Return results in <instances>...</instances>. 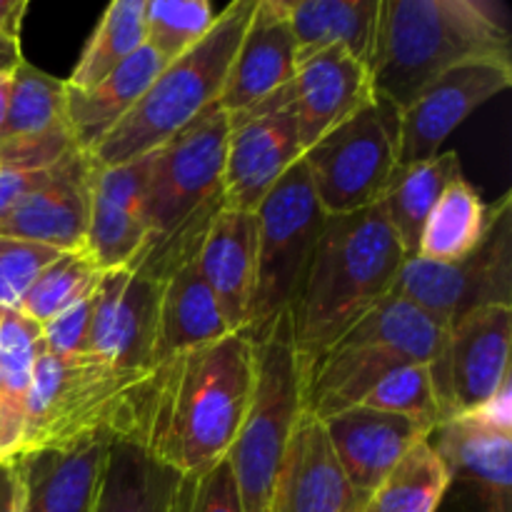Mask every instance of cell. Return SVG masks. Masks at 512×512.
<instances>
[{
	"label": "cell",
	"instance_id": "cell-3",
	"mask_svg": "<svg viewBox=\"0 0 512 512\" xmlns=\"http://www.w3.org/2000/svg\"><path fill=\"white\" fill-rule=\"evenodd\" d=\"M228 130V113L215 103L155 150L145 185L148 238L128 270L165 283L180 265L195 260L210 223L225 208Z\"/></svg>",
	"mask_w": 512,
	"mask_h": 512
},
{
	"label": "cell",
	"instance_id": "cell-9",
	"mask_svg": "<svg viewBox=\"0 0 512 512\" xmlns=\"http://www.w3.org/2000/svg\"><path fill=\"white\" fill-rule=\"evenodd\" d=\"M258 218V265L255 293L245 335L263 338L270 325L290 313L305 278L315 243L328 215L315 198L303 158L295 163L255 210Z\"/></svg>",
	"mask_w": 512,
	"mask_h": 512
},
{
	"label": "cell",
	"instance_id": "cell-24",
	"mask_svg": "<svg viewBox=\"0 0 512 512\" xmlns=\"http://www.w3.org/2000/svg\"><path fill=\"white\" fill-rule=\"evenodd\" d=\"M230 333L233 330L225 323L218 300L205 285L195 260H190L163 283L150 368L155 370L178 355L218 343Z\"/></svg>",
	"mask_w": 512,
	"mask_h": 512
},
{
	"label": "cell",
	"instance_id": "cell-19",
	"mask_svg": "<svg viewBox=\"0 0 512 512\" xmlns=\"http://www.w3.org/2000/svg\"><path fill=\"white\" fill-rule=\"evenodd\" d=\"M298 73V50L285 0H258L235 50L218 105L228 115L253 108L288 88Z\"/></svg>",
	"mask_w": 512,
	"mask_h": 512
},
{
	"label": "cell",
	"instance_id": "cell-14",
	"mask_svg": "<svg viewBox=\"0 0 512 512\" xmlns=\"http://www.w3.org/2000/svg\"><path fill=\"white\" fill-rule=\"evenodd\" d=\"M163 283L128 268L103 270L93 290L85 355L118 370H153L155 330Z\"/></svg>",
	"mask_w": 512,
	"mask_h": 512
},
{
	"label": "cell",
	"instance_id": "cell-43",
	"mask_svg": "<svg viewBox=\"0 0 512 512\" xmlns=\"http://www.w3.org/2000/svg\"><path fill=\"white\" fill-rule=\"evenodd\" d=\"M0 512H28L18 458L0 465Z\"/></svg>",
	"mask_w": 512,
	"mask_h": 512
},
{
	"label": "cell",
	"instance_id": "cell-20",
	"mask_svg": "<svg viewBox=\"0 0 512 512\" xmlns=\"http://www.w3.org/2000/svg\"><path fill=\"white\" fill-rule=\"evenodd\" d=\"M290 88L303 155L375 98L368 65L345 48H328L300 63Z\"/></svg>",
	"mask_w": 512,
	"mask_h": 512
},
{
	"label": "cell",
	"instance_id": "cell-1",
	"mask_svg": "<svg viewBox=\"0 0 512 512\" xmlns=\"http://www.w3.org/2000/svg\"><path fill=\"white\" fill-rule=\"evenodd\" d=\"M255 390V343L230 333L155 368L143 445L160 465L193 478L228 458Z\"/></svg>",
	"mask_w": 512,
	"mask_h": 512
},
{
	"label": "cell",
	"instance_id": "cell-40",
	"mask_svg": "<svg viewBox=\"0 0 512 512\" xmlns=\"http://www.w3.org/2000/svg\"><path fill=\"white\" fill-rule=\"evenodd\" d=\"M95 290V288H93ZM93 290L88 295L65 308L45 325H40V340H43L45 353L55 358H85L88 348V328L90 315H93Z\"/></svg>",
	"mask_w": 512,
	"mask_h": 512
},
{
	"label": "cell",
	"instance_id": "cell-31",
	"mask_svg": "<svg viewBox=\"0 0 512 512\" xmlns=\"http://www.w3.org/2000/svg\"><path fill=\"white\" fill-rule=\"evenodd\" d=\"M488 225V205L465 178L445 188L423 225L415 258L433 263H458L478 248Z\"/></svg>",
	"mask_w": 512,
	"mask_h": 512
},
{
	"label": "cell",
	"instance_id": "cell-16",
	"mask_svg": "<svg viewBox=\"0 0 512 512\" xmlns=\"http://www.w3.org/2000/svg\"><path fill=\"white\" fill-rule=\"evenodd\" d=\"M93 173L95 165L88 153L83 150L68 153L48 170L38 188L30 190L0 220V235L48 245L58 253L83 250Z\"/></svg>",
	"mask_w": 512,
	"mask_h": 512
},
{
	"label": "cell",
	"instance_id": "cell-44",
	"mask_svg": "<svg viewBox=\"0 0 512 512\" xmlns=\"http://www.w3.org/2000/svg\"><path fill=\"white\" fill-rule=\"evenodd\" d=\"M25 13H28V0H0V40L20 43Z\"/></svg>",
	"mask_w": 512,
	"mask_h": 512
},
{
	"label": "cell",
	"instance_id": "cell-33",
	"mask_svg": "<svg viewBox=\"0 0 512 512\" xmlns=\"http://www.w3.org/2000/svg\"><path fill=\"white\" fill-rule=\"evenodd\" d=\"M450 483L448 468L428 438L385 475L360 512H435Z\"/></svg>",
	"mask_w": 512,
	"mask_h": 512
},
{
	"label": "cell",
	"instance_id": "cell-17",
	"mask_svg": "<svg viewBox=\"0 0 512 512\" xmlns=\"http://www.w3.org/2000/svg\"><path fill=\"white\" fill-rule=\"evenodd\" d=\"M320 423L340 468L363 498H370L385 475L415 445L435 433L428 423L405 418V415L383 413V410H370L363 405L330 415Z\"/></svg>",
	"mask_w": 512,
	"mask_h": 512
},
{
	"label": "cell",
	"instance_id": "cell-46",
	"mask_svg": "<svg viewBox=\"0 0 512 512\" xmlns=\"http://www.w3.org/2000/svg\"><path fill=\"white\" fill-rule=\"evenodd\" d=\"M20 60H23L20 43H5V40H0V70H13Z\"/></svg>",
	"mask_w": 512,
	"mask_h": 512
},
{
	"label": "cell",
	"instance_id": "cell-15",
	"mask_svg": "<svg viewBox=\"0 0 512 512\" xmlns=\"http://www.w3.org/2000/svg\"><path fill=\"white\" fill-rule=\"evenodd\" d=\"M512 305L473 310L450 328L445 353V423L473 413L510 378Z\"/></svg>",
	"mask_w": 512,
	"mask_h": 512
},
{
	"label": "cell",
	"instance_id": "cell-42",
	"mask_svg": "<svg viewBox=\"0 0 512 512\" xmlns=\"http://www.w3.org/2000/svg\"><path fill=\"white\" fill-rule=\"evenodd\" d=\"M50 170V168H48ZM48 170H13L0 165V220L45 180Z\"/></svg>",
	"mask_w": 512,
	"mask_h": 512
},
{
	"label": "cell",
	"instance_id": "cell-37",
	"mask_svg": "<svg viewBox=\"0 0 512 512\" xmlns=\"http://www.w3.org/2000/svg\"><path fill=\"white\" fill-rule=\"evenodd\" d=\"M40 350H43L40 325L25 318L20 310H0V375H3L0 400L3 403L23 408Z\"/></svg>",
	"mask_w": 512,
	"mask_h": 512
},
{
	"label": "cell",
	"instance_id": "cell-27",
	"mask_svg": "<svg viewBox=\"0 0 512 512\" xmlns=\"http://www.w3.org/2000/svg\"><path fill=\"white\" fill-rule=\"evenodd\" d=\"M183 478L160 465L143 440L113 438L93 512H180Z\"/></svg>",
	"mask_w": 512,
	"mask_h": 512
},
{
	"label": "cell",
	"instance_id": "cell-5",
	"mask_svg": "<svg viewBox=\"0 0 512 512\" xmlns=\"http://www.w3.org/2000/svg\"><path fill=\"white\" fill-rule=\"evenodd\" d=\"M448 328L403 298L380 300L303 378V410L325 420L358 408L383 375L398 365H428L445 418Z\"/></svg>",
	"mask_w": 512,
	"mask_h": 512
},
{
	"label": "cell",
	"instance_id": "cell-6",
	"mask_svg": "<svg viewBox=\"0 0 512 512\" xmlns=\"http://www.w3.org/2000/svg\"><path fill=\"white\" fill-rule=\"evenodd\" d=\"M153 375L110 368L90 355L65 360L40 350L23 405V453L95 435L143 440Z\"/></svg>",
	"mask_w": 512,
	"mask_h": 512
},
{
	"label": "cell",
	"instance_id": "cell-45",
	"mask_svg": "<svg viewBox=\"0 0 512 512\" xmlns=\"http://www.w3.org/2000/svg\"><path fill=\"white\" fill-rule=\"evenodd\" d=\"M13 70H0V130H3L5 115H8L10 88H13Z\"/></svg>",
	"mask_w": 512,
	"mask_h": 512
},
{
	"label": "cell",
	"instance_id": "cell-36",
	"mask_svg": "<svg viewBox=\"0 0 512 512\" xmlns=\"http://www.w3.org/2000/svg\"><path fill=\"white\" fill-rule=\"evenodd\" d=\"M360 405L415 418L420 423H428L433 430L443 425V410H440L438 390H435L428 365H398L375 383V388L365 395Z\"/></svg>",
	"mask_w": 512,
	"mask_h": 512
},
{
	"label": "cell",
	"instance_id": "cell-25",
	"mask_svg": "<svg viewBox=\"0 0 512 512\" xmlns=\"http://www.w3.org/2000/svg\"><path fill=\"white\" fill-rule=\"evenodd\" d=\"M433 448L443 458L450 480H465L488 512H510L512 435L493 433L468 418H453L435 428Z\"/></svg>",
	"mask_w": 512,
	"mask_h": 512
},
{
	"label": "cell",
	"instance_id": "cell-13",
	"mask_svg": "<svg viewBox=\"0 0 512 512\" xmlns=\"http://www.w3.org/2000/svg\"><path fill=\"white\" fill-rule=\"evenodd\" d=\"M512 85V60H478L448 70L400 110L398 168L435 158L473 110Z\"/></svg>",
	"mask_w": 512,
	"mask_h": 512
},
{
	"label": "cell",
	"instance_id": "cell-12",
	"mask_svg": "<svg viewBox=\"0 0 512 512\" xmlns=\"http://www.w3.org/2000/svg\"><path fill=\"white\" fill-rule=\"evenodd\" d=\"M228 120L223 165L225 208L255 213L278 180L303 158L293 88L288 85L253 108L228 115Z\"/></svg>",
	"mask_w": 512,
	"mask_h": 512
},
{
	"label": "cell",
	"instance_id": "cell-26",
	"mask_svg": "<svg viewBox=\"0 0 512 512\" xmlns=\"http://www.w3.org/2000/svg\"><path fill=\"white\" fill-rule=\"evenodd\" d=\"M163 65V60L143 45L95 88L70 90L65 85V123L73 133L75 148L90 153L143 98Z\"/></svg>",
	"mask_w": 512,
	"mask_h": 512
},
{
	"label": "cell",
	"instance_id": "cell-38",
	"mask_svg": "<svg viewBox=\"0 0 512 512\" xmlns=\"http://www.w3.org/2000/svg\"><path fill=\"white\" fill-rule=\"evenodd\" d=\"M58 255L48 245L0 235V310H20L38 275Z\"/></svg>",
	"mask_w": 512,
	"mask_h": 512
},
{
	"label": "cell",
	"instance_id": "cell-41",
	"mask_svg": "<svg viewBox=\"0 0 512 512\" xmlns=\"http://www.w3.org/2000/svg\"><path fill=\"white\" fill-rule=\"evenodd\" d=\"M460 418H468L470 423L493 430V433L512 435V375L483 405H478L473 413L460 415Z\"/></svg>",
	"mask_w": 512,
	"mask_h": 512
},
{
	"label": "cell",
	"instance_id": "cell-22",
	"mask_svg": "<svg viewBox=\"0 0 512 512\" xmlns=\"http://www.w3.org/2000/svg\"><path fill=\"white\" fill-rule=\"evenodd\" d=\"M195 265L218 300L228 328L233 333H245L255 293V265H258L255 213L220 208L200 243Z\"/></svg>",
	"mask_w": 512,
	"mask_h": 512
},
{
	"label": "cell",
	"instance_id": "cell-4",
	"mask_svg": "<svg viewBox=\"0 0 512 512\" xmlns=\"http://www.w3.org/2000/svg\"><path fill=\"white\" fill-rule=\"evenodd\" d=\"M512 60L510 35L478 0H380L368 73L398 110L448 70Z\"/></svg>",
	"mask_w": 512,
	"mask_h": 512
},
{
	"label": "cell",
	"instance_id": "cell-23",
	"mask_svg": "<svg viewBox=\"0 0 512 512\" xmlns=\"http://www.w3.org/2000/svg\"><path fill=\"white\" fill-rule=\"evenodd\" d=\"M110 440L95 435L18 455L28 512H93Z\"/></svg>",
	"mask_w": 512,
	"mask_h": 512
},
{
	"label": "cell",
	"instance_id": "cell-18",
	"mask_svg": "<svg viewBox=\"0 0 512 512\" xmlns=\"http://www.w3.org/2000/svg\"><path fill=\"white\" fill-rule=\"evenodd\" d=\"M150 160L153 153L133 163L95 168L83 250L100 270L128 268L148 238L145 185Z\"/></svg>",
	"mask_w": 512,
	"mask_h": 512
},
{
	"label": "cell",
	"instance_id": "cell-39",
	"mask_svg": "<svg viewBox=\"0 0 512 512\" xmlns=\"http://www.w3.org/2000/svg\"><path fill=\"white\" fill-rule=\"evenodd\" d=\"M180 512H243L228 458L193 478H183Z\"/></svg>",
	"mask_w": 512,
	"mask_h": 512
},
{
	"label": "cell",
	"instance_id": "cell-11",
	"mask_svg": "<svg viewBox=\"0 0 512 512\" xmlns=\"http://www.w3.org/2000/svg\"><path fill=\"white\" fill-rule=\"evenodd\" d=\"M390 295L418 305L448 330L473 310L510 305L512 195L505 193L488 208V225L473 253L458 263L408 258Z\"/></svg>",
	"mask_w": 512,
	"mask_h": 512
},
{
	"label": "cell",
	"instance_id": "cell-2",
	"mask_svg": "<svg viewBox=\"0 0 512 512\" xmlns=\"http://www.w3.org/2000/svg\"><path fill=\"white\" fill-rule=\"evenodd\" d=\"M405 260L408 255L380 205L325 218L290 308L303 378L358 320L393 293Z\"/></svg>",
	"mask_w": 512,
	"mask_h": 512
},
{
	"label": "cell",
	"instance_id": "cell-7",
	"mask_svg": "<svg viewBox=\"0 0 512 512\" xmlns=\"http://www.w3.org/2000/svg\"><path fill=\"white\" fill-rule=\"evenodd\" d=\"M255 3L258 0L230 3L193 50L163 65L133 110L88 153L95 168H113L155 153L218 103Z\"/></svg>",
	"mask_w": 512,
	"mask_h": 512
},
{
	"label": "cell",
	"instance_id": "cell-47",
	"mask_svg": "<svg viewBox=\"0 0 512 512\" xmlns=\"http://www.w3.org/2000/svg\"><path fill=\"white\" fill-rule=\"evenodd\" d=\"M0 395H3V375H0Z\"/></svg>",
	"mask_w": 512,
	"mask_h": 512
},
{
	"label": "cell",
	"instance_id": "cell-21",
	"mask_svg": "<svg viewBox=\"0 0 512 512\" xmlns=\"http://www.w3.org/2000/svg\"><path fill=\"white\" fill-rule=\"evenodd\" d=\"M365 500L340 468L323 423L303 413L280 468L273 512H360Z\"/></svg>",
	"mask_w": 512,
	"mask_h": 512
},
{
	"label": "cell",
	"instance_id": "cell-34",
	"mask_svg": "<svg viewBox=\"0 0 512 512\" xmlns=\"http://www.w3.org/2000/svg\"><path fill=\"white\" fill-rule=\"evenodd\" d=\"M215 18L218 13L208 0H145V45L168 65L193 50L210 33Z\"/></svg>",
	"mask_w": 512,
	"mask_h": 512
},
{
	"label": "cell",
	"instance_id": "cell-28",
	"mask_svg": "<svg viewBox=\"0 0 512 512\" xmlns=\"http://www.w3.org/2000/svg\"><path fill=\"white\" fill-rule=\"evenodd\" d=\"M380 0H285L298 65L328 48H345L368 65Z\"/></svg>",
	"mask_w": 512,
	"mask_h": 512
},
{
	"label": "cell",
	"instance_id": "cell-32",
	"mask_svg": "<svg viewBox=\"0 0 512 512\" xmlns=\"http://www.w3.org/2000/svg\"><path fill=\"white\" fill-rule=\"evenodd\" d=\"M145 0H115L105 8L73 73L65 78L70 90H90L118 70L145 45Z\"/></svg>",
	"mask_w": 512,
	"mask_h": 512
},
{
	"label": "cell",
	"instance_id": "cell-8",
	"mask_svg": "<svg viewBox=\"0 0 512 512\" xmlns=\"http://www.w3.org/2000/svg\"><path fill=\"white\" fill-rule=\"evenodd\" d=\"M303 413V373L290 313H283L255 340L253 400L228 453L243 512H273L280 468Z\"/></svg>",
	"mask_w": 512,
	"mask_h": 512
},
{
	"label": "cell",
	"instance_id": "cell-29",
	"mask_svg": "<svg viewBox=\"0 0 512 512\" xmlns=\"http://www.w3.org/2000/svg\"><path fill=\"white\" fill-rule=\"evenodd\" d=\"M458 178H463V168L455 150L395 170L378 205L408 258H415L418 253L420 233L435 203L445 193V188Z\"/></svg>",
	"mask_w": 512,
	"mask_h": 512
},
{
	"label": "cell",
	"instance_id": "cell-10",
	"mask_svg": "<svg viewBox=\"0 0 512 512\" xmlns=\"http://www.w3.org/2000/svg\"><path fill=\"white\" fill-rule=\"evenodd\" d=\"M400 110L375 95L360 113L305 150L303 165L328 215L373 208L398 170Z\"/></svg>",
	"mask_w": 512,
	"mask_h": 512
},
{
	"label": "cell",
	"instance_id": "cell-35",
	"mask_svg": "<svg viewBox=\"0 0 512 512\" xmlns=\"http://www.w3.org/2000/svg\"><path fill=\"white\" fill-rule=\"evenodd\" d=\"M100 273L103 270L93 263V258L85 250L60 253L38 275L33 288L25 295L23 305H20V313L33 320V323L45 325L55 315L63 313L65 308L78 303L83 295H88L98 285Z\"/></svg>",
	"mask_w": 512,
	"mask_h": 512
},
{
	"label": "cell",
	"instance_id": "cell-30",
	"mask_svg": "<svg viewBox=\"0 0 512 512\" xmlns=\"http://www.w3.org/2000/svg\"><path fill=\"white\" fill-rule=\"evenodd\" d=\"M55 138H73L65 123V80L23 58L13 70L0 143H43Z\"/></svg>",
	"mask_w": 512,
	"mask_h": 512
}]
</instances>
